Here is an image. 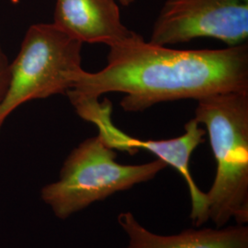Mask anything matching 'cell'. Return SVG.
<instances>
[{"instance_id": "10", "label": "cell", "mask_w": 248, "mask_h": 248, "mask_svg": "<svg viewBox=\"0 0 248 248\" xmlns=\"http://www.w3.org/2000/svg\"><path fill=\"white\" fill-rule=\"evenodd\" d=\"M119 4H121L122 6H124V7H129L130 5H132L133 2L135 1V0H116Z\"/></svg>"}, {"instance_id": "3", "label": "cell", "mask_w": 248, "mask_h": 248, "mask_svg": "<svg viewBox=\"0 0 248 248\" xmlns=\"http://www.w3.org/2000/svg\"><path fill=\"white\" fill-rule=\"evenodd\" d=\"M117 153L99 136L90 137L71 151L59 177L41 189V199L59 220H67L118 192L148 182L168 168L163 160L123 165Z\"/></svg>"}, {"instance_id": "6", "label": "cell", "mask_w": 248, "mask_h": 248, "mask_svg": "<svg viewBox=\"0 0 248 248\" xmlns=\"http://www.w3.org/2000/svg\"><path fill=\"white\" fill-rule=\"evenodd\" d=\"M89 123L95 124L98 135L107 145L114 150L127 152L131 155L139 150L150 152L163 160L168 166L177 170L186 181L191 201L189 218L196 227H201L209 221L206 193L202 191L189 171V160L196 148L203 143L206 131L195 119L185 125V133L181 136L169 140H140L118 129L111 121L110 104H102L89 118Z\"/></svg>"}, {"instance_id": "7", "label": "cell", "mask_w": 248, "mask_h": 248, "mask_svg": "<svg viewBox=\"0 0 248 248\" xmlns=\"http://www.w3.org/2000/svg\"><path fill=\"white\" fill-rule=\"evenodd\" d=\"M53 24L82 44L110 47L139 35L123 23L116 0H56Z\"/></svg>"}, {"instance_id": "2", "label": "cell", "mask_w": 248, "mask_h": 248, "mask_svg": "<svg viewBox=\"0 0 248 248\" xmlns=\"http://www.w3.org/2000/svg\"><path fill=\"white\" fill-rule=\"evenodd\" d=\"M195 119L206 127L216 162L206 193L209 221L217 228L231 220L248 222V90L201 98Z\"/></svg>"}, {"instance_id": "9", "label": "cell", "mask_w": 248, "mask_h": 248, "mask_svg": "<svg viewBox=\"0 0 248 248\" xmlns=\"http://www.w3.org/2000/svg\"><path fill=\"white\" fill-rule=\"evenodd\" d=\"M9 66L10 61L8 58V55L5 53L0 40V102L4 98L9 86Z\"/></svg>"}, {"instance_id": "5", "label": "cell", "mask_w": 248, "mask_h": 248, "mask_svg": "<svg viewBox=\"0 0 248 248\" xmlns=\"http://www.w3.org/2000/svg\"><path fill=\"white\" fill-rule=\"evenodd\" d=\"M213 38L228 46L248 38V0H167L153 27L152 45Z\"/></svg>"}, {"instance_id": "8", "label": "cell", "mask_w": 248, "mask_h": 248, "mask_svg": "<svg viewBox=\"0 0 248 248\" xmlns=\"http://www.w3.org/2000/svg\"><path fill=\"white\" fill-rule=\"evenodd\" d=\"M117 220L128 236L124 248H248L246 224L191 228L177 234L161 235L147 230L131 212L120 213Z\"/></svg>"}, {"instance_id": "1", "label": "cell", "mask_w": 248, "mask_h": 248, "mask_svg": "<svg viewBox=\"0 0 248 248\" xmlns=\"http://www.w3.org/2000/svg\"><path fill=\"white\" fill-rule=\"evenodd\" d=\"M107 66L71 75L68 98L98 100L121 92L125 111L139 112L161 102L196 99L248 90V44L220 50H175L146 43L142 36L109 47Z\"/></svg>"}, {"instance_id": "4", "label": "cell", "mask_w": 248, "mask_h": 248, "mask_svg": "<svg viewBox=\"0 0 248 248\" xmlns=\"http://www.w3.org/2000/svg\"><path fill=\"white\" fill-rule=\"evenodd\" d=\"M82 47L53 23L29 27L10 62L9 86L0 102V132L18 107L71 89L72 73L82 68Z\"/></svg>"}]
</instances>
